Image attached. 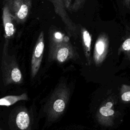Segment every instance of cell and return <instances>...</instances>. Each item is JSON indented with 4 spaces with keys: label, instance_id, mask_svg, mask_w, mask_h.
<instances>
[{
    "label": "cell",
    "instance_id": "6",
    "mask_svg": "<svg viewBox=\"0 0 130 130\" xmlns=\"http://www.w3.org/2000/svg\"><path fill=\"white\" fill-rule=\"evenodd\" d=\"M78 57V54L70 41L49 49V59L58 63H64L70 60L76 59Z\"/></svg>",
    "mask_w": 130,
    "mask_h": 130
},
{
    "label": "cell",
    "instance_id": "3",
    "mask_svg": "<svg viewBox=\"0 0 130 130\" xmlns=\"http://www.w3.org/2000/svg\"><path fill=\"white\" fill-rule=\"evenodd\" d=\"M116 116V100L113 96H109L99 106L95 115L96 121L100 125L109 127L114 125Z\"/></svg>",
    "mask_w": 130,
    "mask_h": 130
},
{
    "label": "cell",
    "instance_id": "18",
    "mask_svg": "<svg viewBox=\"0 0 130 130\" xmlns=\"http://www.w3.org/2000/svg\"><path fill=\"white\" fill-rule=\"evenodd\" d=\"M125 2H126L127 4H130V0H125Z\"/></svg>",
    "mask_w": 130,
    "mask_h": 130
},
{
    "label": "cell",
    "instance_id": "5",
    "mask_svg": "<svg viewBox=\"0 0 130 130\" xmlns=\"http://www.w3.org/2000/svg\"><path fill=\"white\" fill-rule=\"evenodd\" d=\"M6 6L17 24L26 21L31 11L32 0H4Z\"/></svg>",
    "mask_w": 130,
    "mask_h": 130
},
{
    "label": "cell",
    "instance_id": "15",
    "mask_svg": "<svg viewBox=\"0 0 130 130\" xmlns=\"http://www.w3.org/2000/svg\"><path fill=\"white\" fill-rule=\"evenodd\" d=\"M119 52L123 53L126 58L130 59V36L122 43L119 49Z\"/></svg>",
    "mask_w": 130,
    "mask_h": 130
},
{
    "label": "cell",
    "instance_id": "8",
    "mask_svg": "<svg viewBox=\"0 0 130 130\" xmlns=\"http://www.w3.org/2000/svg\"><path fill=\"white\" fill-rule=\"evenodd\" d=\"M51 2L54 7L55 13L59 16L64 23L68 33L70 36H76L77 26L70 18L63 0H47Z\"/></svg>",
    "mask_w": 130,
    "mask_h": 130
},
{
    "label": "cell",
    "instance_id": "4",
    "mask_svg": "<svg viewBox=\"0 0 130 130\" xmlns=\"http://www.w3.org/2000/svg\"><path fill=\"white\" fill-rule=\"evenodd\" d=\"M9 130H32L31 119L24 107H16L11 111L8 120Z\"/></svg>",
    "mask_w": 130,
    "mask_h": 130
},
{
    "label": "cell",
    "instance_id": "9",
    "mask_svg": "<svg viewBox=\"0 0 130 130\" xmlns=\"http://www.w3.org/2000/svg\"><path fill=\"white\" fill-rule=\"evenodd\" d=\"M108 47L107 37L104 34L99 36L95 43L93 54V60L95 66H99L102 64L107 56Z\"/></svg>",
    "mask_w": 130,
    "mask_h": 130
},
{
    "label": "cell",
    "instance_id": "12",
    "mask_svg": "<svg viewBox=\"0 0 130 130\" xmlns=\"http://www.w3.org/2000/svg\"><path fill=\"white\" fill-rule=\"evenodd\" d=\"M49 49L65 42L70 41V39L63 33L56 29H52L49 32Z\"/></svg>",
    "mask_w": 130,
    "mask_h": 130
},
{
    "label": "cell",
    "instance_id": "13",
    "mask_svg": "<svg viewBox=\"0 0 130 130\" xmlns=\"http://www.w3.org/2000/svg\"><path fill=\"white\" fill-rule=\"evenodd\" d=\"M28 100V97L26 93H23L19 95H6L0 99V106L9 107L19 101Z\"/></svg>",
    "mask_w": 130,
    "mask_h": 130
},
{
    "label": "cell",
    "instance_id": "2",
    "mask_svg": "<svg viewBox=\"0 0 130 130\" xmlns=\"http://www.w3.org/2000/svg\"><path fill=\"white\" fill-rule=\"evenodd\" d=\"M9 41L5 39L1 61V70L5 86L10 84H19L23 82V76L14 55L8 52Z\"/></svg>",
    "mask_w": 130,
    "mask_h": 130
},
{
    "label": "cell",
    "instance_id": "10",
    "mask_svg": "<svg viewBox=\"0 0 130 130\" xmlns=\"http://www.w3.org/2000/svg\"><path fill=\"white\" fill-rule=\"evenodd\" d=\"M2 19L5 39L9 40L13 38L16 30V22L10 13L8 8L5 6H4L3 8Z\"/></svg>",
    "mask_w": 130,
    "mask_h": 130
},
{
    "label": "cell",
    "instance_id": "11",
    "mask_svg": "<svg viewBox=\"0 0 130 130\" xmlns=\"http://www.w3.org/2000/svg\"><path fill=\"white\" fill-rule=\"evenodd\" d=\"M81 39L83 51L85 56L87 64L90 66L91 63V37L89 32L85 28H82L81 30Z\"/></svg>",
    "mask_w": 130,
    "mask_h": 130
},
{
    "label": "cell",
    "instance_id": "19",
    "mask_svg": "<svg viewBox=\"0 0 130 130\" xmlns=\"http://www.w3.org/2000/svg\"><path fill=\"white\" fill-rule=\"evenodd\" d=\"M0 130H2V129L0 128Z\"/></svg>",
    "mask_w": 130,
    "mask_h": 130
},
{
    "label": "cell",
    "instance_id": "7",
    "mask_svg": "<svg viewBox=\"0 0 130 130\" xmlns=\"http://www.w3.org/2000/svg\"><path fill=\"white\" fill-rule=\"evenodd\" d=\"M44 46V32L42 31L39 35L32 54L30 63V76L32 79L36 76L40 68Z\"/></svg>",
    "mask_w": 130,
    "mask_h": 130
},
{
    "label": "cell",
    "instance_id": "16",
    "mask_svg": "<svg viewBox=\"0 0 130 130\" xmlns=\"http://www.w3.org/2000/svg\"><path fill=\"white\" fill-rule=\"evenodd\" d=\"M85 0H74L73 4L71 6L70 9L73 11H77L82 5Z\"/></svg>",
    "mask_w": 130,
    "mask_h": 130
},
{
    "label": "cell",
    "instance_id": "17",
    "mask_svg": "<svg viewBox=\"0 0 130 130\" xmlns=\"http://www.w3.org/2000/svg\"><path fill=\"white\" fill-rule=\"evenodd\" d=\"M63 1L64 5L65 6L66 9H70L71 5L72 0H63Z\"/></svg>",
    "mask_w": 130,
    "mask_h": 130
},
{
    "label": "cell",
    "instance_id": "1",
    "mask_svg": "<svg viewBox=\"0 0 130 130\" xmlns=\"http://www.w3.org/2000/svg\"><path fill=\"white\" fill-rule=\"evenodd\" d=\"M70 96L69 88L64 82H61L54 89L46 102L44 111L47 119L53 121L64 113Z\"/></svg>",
    "mask_w": 130,
    "mask_h": 130
},
{
    "label": "cell",
    "instance_id": "14",
    "mask_svg": "<svg viewBox=\"0 0 130 130\" xmlns=\"http://www.w3.org/2000/svg\"><path fill=\"white\" fill-rule=\"evenodd\" d=\"M120 95L123 102H130V85L122 84L120 87Z\"/></svg>",
    "mask_w": 130,
    "mask_h": 130
}]
</instances>
